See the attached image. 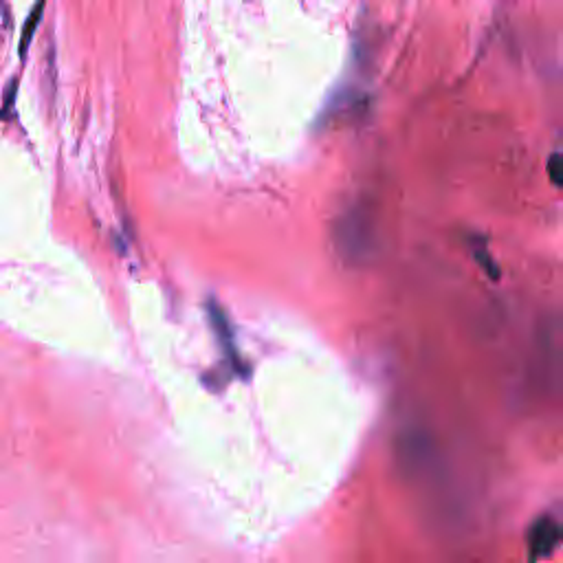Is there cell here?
I'll return each instance as SVG.
<instances>
[{"label": "cell", "instance_id": "2", "mask_svg": "<svg viewBox=\"0 0 563 563\" xmlns=\"http://www.w3.org/2000/svg\"><path fill=\"white\" fill-rule=\"evenodd\" d=\"M42 11H44V3H38L36 7H33L29 18H27V25H25V29H22V38H20V47H18L22 58H25V55H27V49H29V44H31V38H33V31H36V27L40 25Z\"/></svg>", "mask_w": 563, "mask_h": 563}, {"label": "cell", "instance_id": "1", "mask_svg": "<svg viewBox=\"0 0 563 563\" xmlns=\"http://www.w3.org/2000/svg\"><path fill=\"white\" fill-rule=\"evenodd\" d=\"M561 544V526L553 515L537 517L528 528V559L531 563L550 559Z\"/></svg>", "mask_w": 563, "mask_h": 563}, {"label": "cell", "instance_id": "3", "mask_svg": "<svg viewBox=\"0 0 563 563\" xmlns=\"http://www.w3.org/2000/svg\"><path fill=\"white\" fill-rule=\"evenodd\" d=\"M548 172H550V181H553L555 185H559L561 183V159H559L557 152L548 161Z\"/></svg>", "mask_w": 563, "mask_h": 563}]
</instances>
